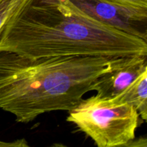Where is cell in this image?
<instances>
[{
	"label": "cell",
	"instance_id": "5b68a950",
	"mask_svg": "<svg viewBox=\"0 0 147 147\" xmlns=\"http://www.w3.org/2000/svg\"><path fill=\"white\" fill-rule=\"evenodd\" d=\"M147 64V56L122 57L111 69L99 76L91 88L96 95L114 98L123 93L142 73Z\"/></svg>",
	"mask_w": 147,
	"mask_h": 147
},
{
	"label": "cell",
	"instance_id": "ba28073f",
	"mask_svg": "<svg viewBox=\"0 0 147 147\" xmlns=\"http://www.w3.org/2000/svg\"><path fill=\"white\" fill-rule=\"evenodd\" d=\"M102 1L121 4V5L130 6V7L147 8V0H102Z\"/></svg>",
	"mask_w": 147,
	"mask_h": 147
},
{
	"label": "cell",
	"instance_id": "7a4b0ae2",
	"mask_svg": "<svg viewBox=\"0 0 147 147\" xmlns=\"http://www.w3.org/2000/svg\"><path fill=\"white\" fill-rule=\"evenodd\" d=\"M121 57H28L0 52V109L19 123L49 112L70 111Z\"/></svg>",
	"mask_w": 147,
	"mask_h": 147
},
{
	"label": "cell",
	"instance_id": "8992f818",
	"mask_svg": "<svg viewBox=\"0 0 147 147\" xmlns=\"http://www.w3.org/2000/svg\"><path fill=\"white\" fill-rule=\"evenodd\" d=\"M113 99L133 105L139 116L147 123V64L142 74L123 93Z\"/></svg>",
	"mask_w": 147,
	"mask_h": 147
},
{
	"label": "cell",
	"instance_id": "30bf717a",
	"mask_svg": "<svg viewBox=\"0 0 147 147\" xmlns=\"http://www.w3.org/2000/svg\"><path fill=\"white\" fill-rule=\"evenodd\" d=\"M28 146V143L24 139H18V140L11 142H1V141H0V147H27Z\"/></svg>",
	"mask_w": 147,
	"mask_h": 147
},
{
	"label": "cell",
	"instance_id": "9c48e42d",
	"mask_svg": "<svg viewBox=\"0 0 147 147\" xmlns=\"http://www.w3.org/2000/svg\"><path fill=\"white\" fill-rule=\"evenodd\" d=\"M124 146L129 147H147V136H141L132 139Z\"/></svg>",
	"mask_w": 147,
	"mask_h": 147
},
{
	"label": "cell",
	"instance_id": "3957f363",
	"mask_svg": "<svg viewBox=\"0 0 147 147\" xmlns=\"http://www.w3.org/2000/svg\"><path fill=\"white\" fill-rule=\"evenodd\" d=\"M67 121L98 147L124 146L136 137L139 114L127 102L96 95L83 99L70 110Z\"/></svg>",
	"mask_w": 147,
	"mask_h": 147
},
{
	"label": "cell",
	"instance_id": "277c9868",
	"mask_svg": "<svg viewBox=\"0 0 147 147\" xmlns=\"http://www.w3.org/2000/svg\"><path fill=\"white\" fill-rule=\"evenodd\" d=\"M89 18L147 42V8L102 0H69Z\"/></svg>",
	"mask_w": 147,
	"mask_h": 147
},
{
	"label": "cell",
	"instance_id": "52a82bcc",
	"mask_svg": "<svg viewBox=\"0 0 147 147\" xmlns=\"http://www.w3.org/2000/svg\"><path fill=\"white\" fill-rule=\"evenodd\" d=\"M32 0H0V31L7 20Z\"/></svg>",
	"mask_w": 147,
	"mask_h": 147
},
{
	"label": "cell",
	"instance_id": "6da1fadb",
	"mask_svg": "<svg viewBox=\"0 0 147 147\" xmlns=\"http://www.w3.org/2000/svg\"><path fill=\"white\" fill-rule=\"evenodd\" d=\"M28 57L147 56V42L85 15L69 0H32L0 31V52Z\"/></svg>",
	"mask_w": 147,
	"mask_h": 147
}]
</instances>
